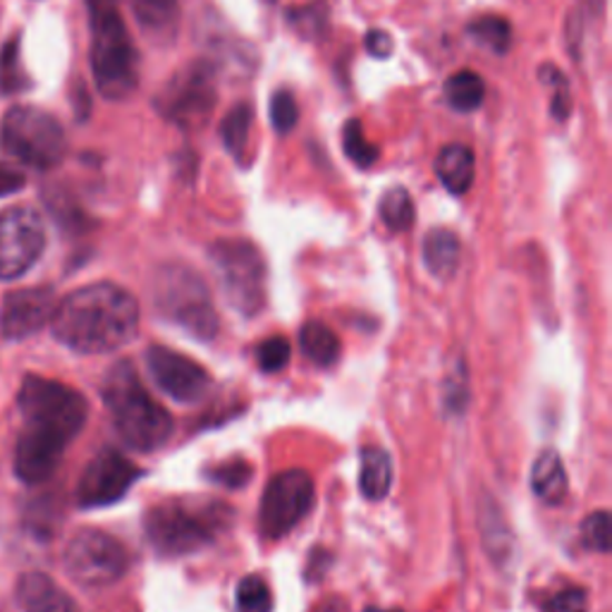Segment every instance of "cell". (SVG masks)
Returning a JSON list of instances; mask_svg holds the SVG:
<instances>
[{"label": "cell", "instance_id": "4fadbf2b", "mask_svg": "<svg viewBox=\"0 0 612 612\" xmlns=\"http://www.w3.org/2000/svg\"><path fill=\"white\" fill-rule=\"evenodd\" d=\"M139 476L141 472L135 462L120 455L118 450L106 447L99 455L91 457L82 476H79L77 505L82 510H93L118 503L135 486Z\"/></svg>", "mask_w": 612, "mask_h": 612}, {"label": "cell", "instance_id": "836d02e7", "mask_svg": "<svg viewBox=\"0 0 612 612\" xmlns=\"http://www.w3.org/2000/svg\"><path fill=\"white\" fill-rule=\"evenodd\" d=\"M256 359H259V366L266 374L283 372L289 362V345L285 337L276 335V337H268V340H264L259 345V349H256Z\"/></svg>", "mask_w": 612, "mask_h": 612}, {"label": "cell", "instance_id": "8d00e7d4", "mask_svg": "<svg viewBox=\"0 0 612 612\" xmlns=\"http://www.w3.org/2000/svg\"><path fill=\"white\" fill-rule=\"evenodd\" d=\"M364 46H366V51L372 53L374 58H391V56H393V51H395L393 37L388 34V31H383V29H372V31H366V37H364Z\"/></svg>", "mask_w": 612, "mask_h": 612}, {"label": "cell", "instance_id": "f546056e", "mask_svg": "<svg viewBox=\"0 0 612 612\" xmlns=\"http://www.w3.org/2000/svg\"><path fill=\"white\" fill-rule=\"evenodd\" d=\"M237 612H273V593L266 579L249 574L237 584Z\"/></svg>", "mask_w": 612, "mask_h": 612}, {"label": "cell", "instance_id": "4316f807", "mask_svg": "<svg viewBox=\"0 0 612 612\" xmlns=\"http://www.w3.org/2000/svg\"><path fill=\"white\" fill-rule=\"evenodd\" d=\"M378 214H381V220L388 225L393 233L409 230L416 218L409 191L405 187H393L385 191L378 204Z\"/></svg>", "mask_w": 612, "mask_h": 612}, {"label": "cell", "instance_id": "d590c367", "mask_svg": "<svg viewBox=\"0 0 612 612\" xmlns=\"http://www.w3.org/2000/svg\"><path fill=\"white\" fill-rule=\"evenodd\" d=\"M543 612H589V593L584 589H565L543 605Z\"/></svg>", "mask_w": 612, "mask_h": 612}, {"label": "cell", "instance_id": "30bf717a", "mask_svg": "<svg viewBox=\"0 0 612 612\" xmlns=\"http://www.w3.org/2000/svg\"><path fill=\"white\" fill-rule=\"evenodd\" d=\"M66 572L72 582L101 589L120 582L130 570V553L116 539L99 529H82L68 541L66 555Z\"/></svg>", "mask_w": 612, "mask_h": 612}, {"label": "cell", "instance_id": "ba28073f", "mask_svg": "<svg viewBox=\"0 0 612 612\" xmlns=\"http://www.w3.org/2000/svg\"><path fill=\"white\" fill-rule=\"evenodd\" d=\"M223 295L235 312L254 316L266 302V261L247 239H218L208 249Z\"/></svg>", "mask_w": 612, "mask_h": 612}, {"label": "cell", "instance_id": "2e32d148", "mask_svg": "<svg viewBox=\"0 0 612 612\" xmlns=\"http://www.w3.org/2000/svg\"><path fill=\"white\" fill-rule=\"evenodd\" d=\"M66 443L56 441L51 436H43V433L22 428L18 445H14V476H18L27 486H34V483H43L51 478L58 470V464L66 455Z\"/></svg>", "mask_w": 612, "mask_h": 612}, {"label": "cell", "instance_id": "7402d4cb", "mask_svg": "<svg viewBox=\"0 0 612 612\" xmlns=\"http://www.w3.org/2000/svg\"><path fill=\"white\" fill-rule=\"evenodd\" d=\"M359 488L366 501H383L393 486V460L383 447H364L359 455Z\"/></svg>", "mask_w": 612, "mask_h": 612}, {"label": "cell", "instance_id": "d6986e66", "mask_svg": "<svg viewBox=\"0 0 612 612\" xmlns=\"http://www.w3.org/2000/svg\"><path fill=\"white\" fill-rule=\"evenodd\" d=\"M436 168L438 180L450 195L462 197L472 189L474 177H476V158L474 151L464 144H447L436 156Z\"/></svg>", "mask_w": 612, "mask_h": 612}, {"label": "cell", "instance_id": "6da1fadb", "mask_svg": "<svg viewBox=\"0 0 612 612\" xmlns=\"http://www.w3.org/2000/svg\"><path fill=\"white\" fill-rule=\"evenodd\" d=\"M51 328L77 354H108L135 340L139 304L116 283L85 285L56 306Z\"/></svg>", "mask_w": 612, "mask_h": 612}, {"label": "cell", "instance_id": "7c38bea8", "mask_svg": "<svg viewBox=\"0 0 612 612\" xmlns=\"http://www.w3.org/2000/svg\"><path fill=\"white\" fill-rule=\"evenodd\" d=\"M314 501V478L304 470H287L278 476H273L261 495V534L273 541L283 539L312 512Z\"/></svg>", "mask_w": 612, "mask_h": 612}, {"label": "cell", "instance_id": "8fae6325", "mask_svg": "<svg viewBox=\"0 0 612 612\" xmlns=\"http://www.w3.org/2000/svg\"><path fill=\"white\" fill-rule=\"evenodd\" d=\"M46 249V225L31 206L0 211V280H18L37 266Z\"/></svg>", "mask_w": 612, "mask_h": 612}, {"label": "cell", "instance_id": "484cf974", "mask_svg": "<svg viewBox=\"0 0 612 612\" xmlns=\"http://www.w3.org/2000/svg\"><path fill=\"white\" fill-rule=\"evenodd\" d=\"M251 122H254V108L249 103H237L220 122L223 147L228 149V154L235 156L237 160H241V156L247 151Z\"/></svg>", "mask_w": 612, "mask_h": 612}, {"label": "cell", "instance_id": "ac0fdd59", "mask_svg": "<svg viewBox=\"0 0 612 612\" xmlns=\"http://www.w3.org/2000/svg\"><path fill=\"white\" fill-rule=\"evenodd\" d=\"M135 20L156 43H172L180 29V0H132Z\"/></svg>", "mask_w": 612, "mask_h": 612}, {"label": "cell", "instance_id": "cb8c5ba5", "mask_svg": "<svg viewBox=\"0 0 612 612\" xmlns=\"http://www.w3.org/2000/svg\"><path fill=\"white\" fill-rule=\"evenodd\" d=\"M483 96H486V85L474 70H460L445 82V99L460 112L476 110L483 103Z\"/></svg>", "mask_w": 612, "mask_h": 612}, {"label": "cell", "instance_id": "9a60e30c", "mask_svg": "<svg viewBox=\"0 0 612 612\" xmlns=\"http://www.w3.org/2000/svg\"><path fill=\"white\" fill-rule=\"evenodd\" d=\"M56 295L48 287H24L6 295L0 309V333L6 340H27L39 333L56 312Z\"/></svg>", "mask_w": 612, "mask_h": 612}, {"label": "cell", "instance_id": "f35d334b", "mask_svg": "<svg viewBox=\"0 0 612 612\" xmlns=\"http://www.w3.org/2000/svg\"><path fill=\"white\" fill-rule=\"evenodd\" d=\"M364 612H402V610H383V608H366Z\"/></svg>", "mask_w": 612, "mask_h": 612}, {"label": "cell", "instance_id": "ffe728a7", "mask_svg": "<svg viewBox=\"0 0 612 612\" xmlns=\"http://www.w3.org/2000/svg\"><path fill=\"white\" fill-rule=\"evenodd\" d=\"M531 491L545 505H560L567 497L570 481L555 450H543L531 470Z\"/></svg>", "mask_w": 612, "mask_h": 612}, {"label": "cell", "instance_id": "d4e9b609", "mask_svg": "<svg viewBox=\"0 0 612 612\" xmlns=\"http://www.w3.org/2000/svg\"><path fill=\"white\" fill-rule=\"evenodd\" d=\"M285 18L297 34L306 41H316L324 34H328L330 29V8L326 0H314L309 6H299V8H289L285 12Z\"/></svg>", "mask_w": 612, "mask_h": 612}, {"label": "cell", "instance_id": "603a6c76", "mask_svg": "<svg viewBox=\"0 0 612 612\" xmlns=\"http://www.w3.org/2000/svg\"><path fill=\"white\" fill-rule=\"evenodd\" d=\"M299 345L306 354V359L316 366L326 368L340 359V340H337V335L328 326L318 324V320H312V324H306L302 328Z\"/></svg>", "mask_w": 612, "mask_h": 612}, {"label": "cell", "instance_id": "44dd1931", "mask_svg": "<svg viewBox=\"0 0 612 612\" xmlns=\"http://www.w3.org/2000/svg\"><path fill=\"white\" fill-rule=\"evenodd\" d=\"M460 239L453 230L445 228H433L426 237H424V266L428 268V273L433 278L438 280H450L455 278V273L460 268Z\"/></svg>", "mask_w": 612, "mask_h": 612}, {"label": "cell", "instance_id": "7a4b0ae2", "mask_svg": "<svg viewBox=\"0 0 612 612\" xmlns=\"http://www.w3.org/2000/svg\"><path fill=\"white\" fill-rule=\"evenodd\" d=\"M101 395L110 422L127 447L137 453H156L170 441L172 418L144 388L132 362L122 359L108 368Z\"/></svg>", "mask_w": 612, "mask_h": 612}, {"label": "cell", "instance_id": "277c9868", "mask_svg": "<svg viewBox=\"0 0 612 612\" xmlns=\"http://www.w3.org/2000/svg\"><path fill=\"white\" fill-rule=\"evenodd\" d=\"M91 72L99 93L122 101L139 85V53L120 14V0H87Z\"/></svg>", "mask_w": 612, "mask_h": 612}, {"label": "cell", "instance_id": "f1b7e54d", "mask_svg": "<svg viewBox=\"0 0 612 612\" xmlns=\"http://www.w3.org/2000/svg\"><path fill=\"white\" fill-rule=\"evenodd\" d=\"M343 149L357 168H372L381 158L378 147L366 139L364 127L359 120H349L343 127Z\"/></svg>", "mask_w": 612, "mask_h": 612}, {"label": "cell", "instance_id": "5b68a950", "mask_svg": "<svg viewBox=\"0 0 612 612\" xmlns=\"http://www.w3.org/2000/svg\"><path fill=\"white\" fill-rule=\"evenodd\" d=\"M18 402L24 428L43 433V436H51L66 445L79 436L89 416V405L82 393L39 374L24 376Z\"/></svg>", "mask_w": 612, "mask_h": 612}, {"label": "cell", "instance_id": "5bb4252c", "mask_svg": "<svg viewBox=\"0 0 612 612\" xmlns=\"http://www.w3.org/2000/svg\"><path fill=\"white\" fill-rule=\"evenodd\" d=\"M147 366L158 388L172 399L185 402V405L199 402L211 388V376H208L206 368L170 347H149Z\"/></svg>", "mask_w": 612, "mask_h": 612}, {"label": "cell", "instance_id": "1f68e13d", "mask_svg": "<svg viewBox=\"0 0 612 612\" xmlns=\"http://www.w3.org/2000/svg\"><path fill=\"white\" fill-rule=\"evenodd\" d=\"M270 120H273V127L280 135H289L295 130V125L299 120V106L295 101L293 91L287 89H278L276 93H273L270 99Z\"/></svg>", "mask_w": 612, "mask_h": 612}, {"label": "cell", "instance_id": "9c48e42d", "mask_svg": "<svg viewBox=\"0 0 612 612\" xmlns=\"http://www.w3.org/2000/svg\"><path fill=\"white\" fill-rule=\"evenodd\" d=\"M216 66L211 60H195L177 70L164 91L158 93L156 108L168 122L182 130H197L211 116L218 101Z\"/></svg>", "mask_w": 612, "mask_h": 612}, {"label": "cell", "instance_id": "4dcf8cb0", "mask_svg": "<svg viewBox=\"0 0 612 612\" xmlns=\"http://www.w3.org/2000/svg\"><path fill=\"white\" fill-rule=\"evenodd\" d=\"M541 79H543V82L547 87L553 89V103H551L553 118L567 120L570 110H572V91H570L567 77L562 75L557 68H553V66H543L541 68Z\"/></svg>", "mask_w": 612, "mask_h": 612}, {"label": "cell", "instance_id": "8992f818", "mask_svg": "<svg viewBox=\"0 0 612 612\" xmlns=\"http://www.w3.org/2000/svg\"><path fill=\"white\" fill-rule=\"evenodd\" d=\"M0 149L22 166L53 170L68 156V135L62 125L37 106H12L0 122Z\"/></svg>", "mask_w": 612, "mask_h": 612}, {"label": "cell", "instance_id": "74e56055", "mask_svg": "<svg viewBox=\"0 0 612 612\" xmlns=\"http://www.w3.org/2000/svg\"><path fill=\"white\" fill-rule=\"evenodd\" d=\"M22 187H24V175L6 164H0V197L12 195V191H18Z\"/></svg>", "mask_w": 612, "mask_h": 612}, {"label": "cell", "instance_id": "83f0119b", "mask_svg": "<svg viewBox=\"0 0 612 612\" xmlns=\"http://www.w3.org/2000/svg\"><path fill=\"white\" fill-rule=\"evenodd\" d=\"M470 37L491 48L493 53L503 56L510 51L512 46V27L505 18H497V14H483L470 24Z\"/></svg>", "mask_w": 612, "mask_h": 612}, {"label": "cell", "instance_id": "d6a6232c", "mask_svg": "<svg viewBox=\"0 0 612 612\" xmlns=\"http://www.w3.org/2000/svg\"><path fill=\"white\" fill-rule=\"evenodd\" d=\"M582 539L586 547H591L595 553L610 551V514L605 510L589 514L582 524Z\"/></svg>", "mask_w": 612, "mask_h": 612}, {"label": "cell", "instance_id": "52a82bcc", "mask_svg": "<svg viewBox=\"0 0 612 612\" xmlns=\"http://www.w3.org/2000/svg\"><path fill=\"white\" fill-rule=\"evenodd\" d=\"M154 302L158 312L199 340H214L218 333V314L211 295L197 270L168 264L154 278Z\"/></svg>", "mask_w": 612, "mask_h": 612}, {"label": "cell", "instance_id": "e0dca14e", "mask_svg": "<svg viewBox=\"0 0 612 612\" xmlns=\"http://www.w3.org/2000/svg\"><path fill=\"white\" fill-rule=\"evenodd\" d=\"M18 603L24 612H82L72 595L43 572H27L18 579Z\"/></svg>", "mask_w": 612, "mask_h": 612}, {"label": "cell", "instance_id": "3957f363", "mask_svg": "<svg viewBox=\"0 0 612 612\" xmlns=\"http://www.w3.org/2000/svg\"><path fill=\"white\" fill-rule=\"evenodd\" d=\"M233 522V510L220 501H166L144 514V534L158 555L182 557L218 541Z\"/></svg>", "mask_w": 612, "mask_h": 612}, {"label": "cell", "instance_id": "e575fe53", "mask_svg": "<svg viewBox=\"0 0 612 612\" xmlns=\"http://www.w3.org/2000/svg\"><path fill=\"white\" fill-rule=\"evenodd\" d=\"M206 476L223 488H241L251 478V466L241 460H233V462H225L220 466H214V470Z\"/></svg>", "mask_w": 612, "mask_h": 612}]
</instances>
